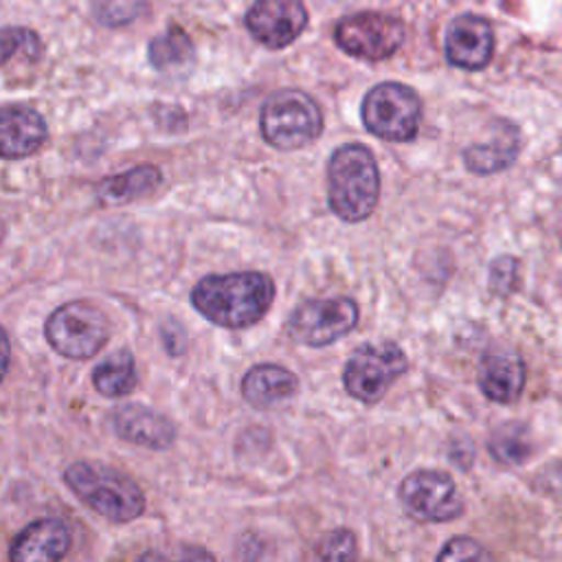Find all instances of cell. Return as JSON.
I'll return each mask as SVG.
<instances>
[{
  "mask_svg": "<svg viewBox=\"0 0 562 562\" xmlns=\"http://www.w3.org/2000/svg\"><path fill=\"white\" fill-rule=\"evenodd\" d=\"M406 514L419 522H448L463 514V498L450 474L439 470L411 472L397 487Z\"/></svg>",
  "mask_w": 562,
  "mask_h": 562,
  "instance_id": "30bf717a",
  "label": "cell"
},
{
  "mask_svg": "<svg viewBox=\"0 0 562 562\" xmlns=\"http://www.w3.org/2000/svg\"><path fill=\"white\" fill-rule=\"evenodd\" d=\"M479 389L496 404H514L525 386L527 371L525 362L516 351L501 349L490 351L479 364Z\"/></svg>",
  "mask_w": 562,
  "mask_h": 562,
  "instance_id": "5bb4252c",
  "label": "cell"
},
{
  "mask_svg": "<svg viewBox=\"0 0 562 562\" xmlns=\"http://www.w3.org/2000/svg\"><path fill=\"white\" fill-rule=\"evenodd\" d=\"M358 323V305L347 296L307 299L299 303L288 318V336L305 347H325Z\"/></svg>",
  "mask_w": 562,
  "mask_h": 562,
  "instance_id": "ba28073f",
  "label": "cell"
},
{
  "mask_svg": "<svg viewBox=\"0 0 562 562\" xmlns=\"http://www.w3.org/2000/svg\"><path fill=\"white\" fill-rule=\"evenodd\" d=\"M160 169L154 165H140L130 171L101 180L97 193L108 204H121L151 193L160 184Z\"/></svg>",
  "mask_w": 562,
  "mask_h": 562,
  "instance_id": "ffe728a7",
  "label": "cell"
},
{
  "mask_svg": "<svg viewBox=\"0 0 562 562\" xmlns=\"http://www.w3.org/2000/svg\"><path fill=\"white\" fill-rule=\"evenodd\" d=\"M490 553L472 538L457 536L446 542V547L437 553V560H487Z\"/></svg>",
  "mask_w": 562,
  "mask_h": 562,
  "instance_id": "4316f807",
  "label": "cell"
},
{
  "mask_svg": "<svg viewBox=\"0 0 562 562\" xmlns=\"http://www.w3.org/2000/svg\"><path fill=\"white\" fill-rule=\"evenodd\" d=\"M145 9V0H97L94 15L105 26H123L136 20Z\"/></svg>",
  "mask_w": 562,
  "mask_h": 562,
  "instance_id": "603a6c76",
  "label": "cell"
},
{
  "mask_svg": "<svg viewBox=\"0 0 562 562\" xmlns=\"http://www.w3.org/2000/svg\"><path fill=\"white\" fill-rule=\"evenodd\" d=\"M244 22L259 44L283 48L303 33L307 11L301 0H255Z\"/></svg>",
  "mask_w": 562,
  "mask_h": 562,
  "instance_id": "8fae6325",
  "label": "cell"
},
{
  "mask_svg": "<svg viewBox=\"0 0 562 562\" xmlns=\"http://www.w3.org/2000/svg\"><path fill=\"white\" fill-rule=\"evenodd\" d=\"M490 454L503 465H520L533 452L529 428L520 422H505L496 426L487 441Z\"/></svg>",
  "mask_w": 562,
  "mask_h": 562,
  "instance_id": "7402d4cb",
  "label": "cell"
},
{
  "mask_svg": "<svg viewBox=\"0 0 562 562\" xmlns=\"http://www.w3.org/2000/svg\"><path fill=\"white\" fill-rule=\"evenodd\" d=\"M112 426L121 439L149 450H165L176 439L173 424L143 404L119 406L112 415Z\"/></svg>",
  "mask_w": 562,
  "mask_h": 562,
  "instance_id": "4fadbf2b",
  "label": "cell"
},
{
  "mask_svg": "<svg viewBox=\"0 0 562 562\" xmlns=\"http://www.w3.org/2000/svg\"><path fill=\"white\" fill-rule=\"evenodd\" d=\"M13 53H22L29 59H37L42 55L40 37L29 29H13L7 26L2 31V61L9 64Z\"/></svg>",
  "mask_w": 562,
  "mask_h": 562,
  "instance_id": "cb8c5ba5",
  "label": "cell"
},
{
  "mask_svg": "<svg viewBox=\"0 0 562 562\" xmlns=\"http://www.w3.org/2000/svg\"><path fill=\"white\" fill-rule=\"evenodd\" d=\"M70 531L59 518H40L26 525L13 540L9 558L13 562H53L68 553Z\"/></svg>",
  "mask_w": 562,
  "mask_h": 562,
  "instance_id": "9a60e30c",
  "label": "cell"
},
{
  "mask_svg": "<svg viewBox=\"0 0 562 562\" xmlns=\"http://www.w3.org/2000/svg\"><path fill=\"white\" fill-rule=\"evenodd\" d=\"M274 299V281L259 270L209 274L191 290V305L211 323L244 329L263 318Z\"/></svg>",
  "mask_w": 562,
  "mask_h": 562,
  "instance_id": "6da1fadb",
  "label": "cell"
},
{
  "mask_svg": "<svg viewBox=\"0 0 562 562\" xmlns=\"http://www.w3.org/2000/svg\"><path fill=\"white\" fill-rule=\"evenodd\" d=\"M356 553V536L349 529H334L316 544V555L323 560H349Z\"/></svg>",
  "mask_w": 562,
  "mask_h": 562,
  "instance_id": "d4e9b609",
  "label": "cell"
},
{
  "mask_svg": "<svg viewBox=\"0 0 562 562\" xmlns=\"http://www.w3.org/2000/svg\"><path fill=\"white\" fill-rule=\"evenodd\" d=\"M259 127L268 145L292 151L321 136L323 114L307 92L288 88L266 99L259 114Z\"/></svg>",
  "mask_w": 562,
  "mask_h": 562,
  "instance_id": "277c9868",
  "label": "cell"
},
{
  "mask_svg": "<svg viewBox=\"0 0 562 562\" xmlns=\"http://www.w3.org/2000/svg\"><path fill=\"white\" fill-rule=\"evenodd\" d=\"M64 481L81 503L110 522H130L145 509L140 487L112 465L75 461L66 468Z\"/></svg>",
  "mask_w": 562,
  "mask_h": 562,
  "instance_id": "3957f363",
  "label": "cell"
},
{
  "mask_svg": "<svg viewBox=\"0 0 562 562\" xmlns=\"http://www.w3.org/2000/svg\"><path fill=\"white\" fill-rule=\"evenodd\" d=\"M136 364L127 349H119L99 362L92 371L94 389L105 397H123L136 386Z\"/></svg>",
  "mask_w": 562,
  "mask_h": 562,
  "instance_id": "44dd1931",
  "label": "cell"
},
{
  "mask_svg": "<svg viewBox=\"0 0 562 562\" xmlns=\"http://www.w3.org/2000/svg\"><path fill=\"white\" fill-rule=\"evenodd\" d=\"M147 55L156 70L167 75H180L191 68L195 50L193 42L180 26H169L165 33L156 35L149 42Z\"/></svg>",
  "mask_w": 562,
  "mask_h": 562,
  "instance_id": "d6986e66",
  "label": "cell"
},
{
  "mask_svg": "<svg viewBox=\"0 0 562 562\" xmlns=\"http://www.w3.org/2000/svg\"><path fill=\"white\" fill-rule=\"evenodd\" d=\"M494 53V33L487 20L465 13L450 22L446 31V57L463 70H481Z\"/></svg>",
  "mask_w": 562,
  "mask_h": 562,
  "instance_id": "7c38bea8",
  "label": "cell"
},
{
  "mask_svg": "<svg viewBox=\"0 0 562 562\" xmlns=\"http://www.w3.org/2000/svg\"><path fill=\"white\" fill-rule=\"evenodd\" d=\"M406 367L408 360L400 345L391 340L364 342L349 356L342 371V382L351 397L364 404H375L406 371Z\"/></svg>",
  "mask_w": 562,
  "mask_h": 562,
  "instance_id": "52a82bcc",
  "label": "cell"
},
{
  "mask_svg": "<svg viewBox=\"0 0 562 562\" xmlns=\"http://www.w3.org/2000/svg\"><path fill=\"white\" fill-rule=\"evenodd\" d=\"M520 151V132L509 121H496L492 138L485 143H472L463 149V162L468 171L479 176L498 173L514 165Z\"/></svg>",
  "mask_w": 562,
  "mask_h": 562,
  "instance_id": "e0dca14e",
  "label": "cell"
},
{
  "mask_svg": "<svg viewBox=\"0 0 562 562\" xmlns=\"http://www.w3.org/2000/svg\"><path fill=\"white\" fill-rule=\"evenodd\" d=\"M48 136L44 116L29 105H4L0 123V151L4 158L35 154Z\"/></svg>",
  "mask_w": 562,
  "mask_h": 562,
  "instance_id": "2e32d148",
  "label": "cell"
},
{
  "mask_svg": "<svg viewBox=\"0 0 562 562\" xmlns=\"http://www.w3.org/2000/svg\"><path fill=\"white\" fill-rule=\"evenodd\" d=\"M334 40L351 57L380 61L404 44V22L386 13L362 11L342 18L334 26Z\"/></svg>",
  "mask_w": 562,
  "mask_h": 562,
  "instance_id": "9c48e42d",
  "label": "cell"
},
{
  "mask_svg": "<svg viewBox=\"0 0 562 562\" xmlns=\"http://www.w3.org/2000/svg\"><path fill=\"white\" fill-rule=\"evenodd\" d=\"M362 123L378 138L402 143L415 138L422 121L417 92L397 81L373 86L362 99Z\"/></svg>",
  "mask_w": 562,
  "mask_h": 562,
  "instance_id": "5b68a950",
  "label": "cell"
},
{
  "mask_svg": "<svg viewBox=\"0 0 562 562\" xmlns=\"http://www.w3.org/2000/svg\"><path fill=\"white\" fill-rule=\"evenodd\" d=\"M518 281V261L509 255L496 257L490 266V288L498 296H507L516 290Z\"/></svg>",
  "mask_w": 562,
  "mask_h": 562,
  "instance_id": "484cf974",
  "label": "cell"
},
{
  "mask_svg": "<svg viewBox=\"0 0 562 562\" xmlns=\"http://www.w3.org/2000/svg\"><path fill=\"white\" fill-rule=\"evenodd\" d=\"M329 209L345 222L367 220L380 200V171L373 154L360 143L334 149L327 162Z\"/></svg>",
  "mask_w": 562,
  "mask_h": 562,
  "instance_id": "7a4b0ae2",
  "label": "cell"
},
{
  "mask_svg": "<svg viewBox=\"0 0 562 562\" xmlns=\"http://www.w3.org/2000/svg\"><path fill=\"white\" fill-rule=\"evenodd\" d=\"M299 391V378L279 364H255L241 378V395L252 408H272Z\"/></svg>",
  "mask_w": 562,
  "mask_h": 562,
  "instance_id": "ac0fdd59",
  "label": "cell"
},
{
  "mask_svg": "<svg viewBox=\"0 0 562 562\" xmlns=\"http://www.w3.org/2000/svg\"><path fill=\"white\" fill-rule=\"evenodd\" d=\"M48 345L72 360L94 356L110 336L105 314L90 301H68L59 305L44 327Z\"/></svg>",
  "mask_w": 562,
  "mask_h": 562,
  "instance_id": "8992f818",
  "label": "cell"
}]
</instances>
